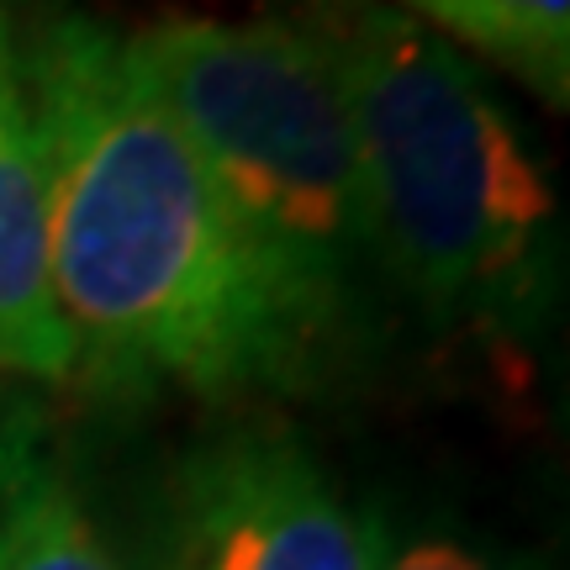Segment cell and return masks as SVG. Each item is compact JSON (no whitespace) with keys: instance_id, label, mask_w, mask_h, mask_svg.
Here are the masks:
<instances>
[{"instance_id":"cell-1","label":"cell","mask_w":570,"mask_h":570,"mask_svg":"<svg viewBox=\"0 0 570 570\" xmlns=\"http://www.w3.org/2000/svg\"><path fill=\"white\" fill-rule=\"evenodd\" d=\"M48 159V269L75 375L238 391L296 370L196 142L132 38L59 11L17 48Z\"/></svg>"},{"instance_id":"cell-2","label":"cell","mask_w":570,"mask_h":570,"mask_svg":"<svg viewBox=\"0 0 570 570\" xmlns=\"http://www.w3.org/2000/svg\"><path fill=\"white\" fill-rule=\"evenodd\" d=\"M302 27L344 85L391 285L433 323L544 317L560 206L497 90L391 0H312Z\"/></svg>"},{"instance_id":"cell-3","label":"cell","mask_w":570,"mask_h":570,"mask_svg":"<svg viewBox=\"0 0 570 570\" xmlns=\"http://www.w3.org/2000/svg\"><path fill=\"white\" fill-rule=\"evenodd\" d=\"M132 48L196 142L285 344L306 365L391 285L365 154L323 42L281 17H164Z\"/></svg>"},{"instance_id":"cell-4","label":"cell","mask_w":570,"mask_h":570,"mask_svg":"<svg viewBox=\"0 0 570 570\" xmlns=\"http://www.w3.org/2000/svg\"><path fill=\"white\" fill-rule=\"evenodd\" d=\"M175 554L190 570H370L375 539L285 433H227L180 475Z\"/></svg>"},{"instance_id":"cell-5","label":"cell","mask_w":570,"mask_h":570,"mask_svg":"<svg viewBox=\"0 0 570 570\" xmlns=\"http://www.w3.org/2000/svg\"><path fill=\"white\" fill-rule=\"evenodd\" d=\"M0 375L75 381V338L48 269V159L21 96L0 122Z\"/></svg>"},{"instance_id":"cell-6","label":"cell","mask_w":570,"mask_h":570,"mask_svg":"<svg viewBox=\"0 0 570 570\" xmlns=\"http://www.w3.org/2000/svg\"><path fill=\"white\" fill-rule=\"evenodd\" d=\"M0 570H122L27 417H0Z\"/></svg>"},{"instance_id":"cell-7","label":"cell","mask_w":570,"mask_h":570,"mask_svg":"<svg viewBox=\"0 0 570 570\" xmlns=\"http://www.w3.org/2000/svg\"><path fill=\"white\" fill-rule=\"evenodd\" d=\"M407 17L449 32L529 85L539 101H570V0H407Z\"/></svg>"},{"instance_id":"cell-8","label":"cell","mask_w":570,"mask_h":570,"mask_svg":"<svg viewBox=\"0 0 570 570\" xmlns=\"http://www.w3.org/2000/svg\"><path fill=\"white\" fill-rule=\"evenodd\" d=\"M370 570H502L497 560H487L481 550H470L465 539H444V533H412V539H396L381 566Z\"/></svg>"},{"instance_id":"cell-9","label":"cell","mask_w":570,"mask_h":570,"mask_svg":"<svg viewBox=\"0 0 570 570\" xmlns=\"http://www.w3.org/2000/svg\"><path fill=\"white\" fill-rule=\"evenodd\" d=\"M17 106V42L6 32V11H0V122L11 117Z\"/></svg>"},{"instance_id":"cell-10","label":"cell","mask_w":570,"mask_h":570,"mask_svg":"<svg viewBox=\"0 0 570 570\" xmlns=\"http://www.w3.org/2000/svg\"><path fill=\"white\" fill-rule=\"evenodd\" d=\"M154 570H190V566H185L180 554H169V560H159V566H154Z\"/></svg>"}]
</instances>
